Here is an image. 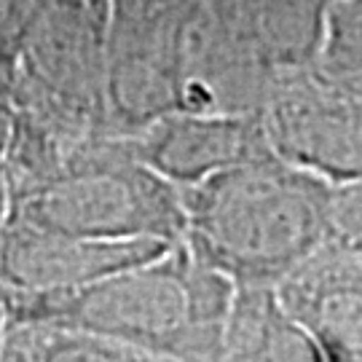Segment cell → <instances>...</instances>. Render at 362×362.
Instances as JSON below:
<instances>
[{
  "label": "cell",
  "instance_id": "1",
  "mask_svg": "<svg viewBox=\"0 0 362 362\" xmlns=\"http://www.w3.org/2000/svg\"><path fill=\"white\" fill-rule=\"evenodd\" d=\"M233 287L228 276L175 242L161 258L76 290L0 285V311L6 325H73L124 341L151 357L215 362Z\"/></svg>",
  "mask_w": 362,
  "mask_h": 362
},
{
  "label": "cell",
  "instance_id": "2",
  "mask_svg": "<svg viewBox=\"0 0 362 362\" xmlns=\"http://www.w3.org/2000/svg\"><path fill=\"white\" fill-rule=\"evenodd\" d=\"M338 182L274 153L182 185L180 242L233 285L274 287L330 231Z\"/></svg>",
  "mask_w": 362,
  "mask_h": 362
},
{
  "label": "cell",
  "instance_id": "3",
  "mask_svg": "<svg viewBox=\"0 0 362 362\" xmlns=\"http://www.w3.org/2000/svg\"><path fill=\"white\" fill-rule=\"evenodd\" d=\"M8 215L91 239L180 242L177 185L140 164L127 134H105L78 164L8 204Z\"/></svg>",
  "mask_w": 362,
  "mask_h": 362
},
{
  "label": "cell",
  "instance_id": "4",
  "mask_svg": "<svg viewBox=\"0 0 362 362\" xmlns=\"http://www.w3.org/2000/svg\"><path fill=\"white\" fill-rule=\"evenodd\" d=\"M258 121L279 161L330 182L362 177V89L336 83L309 65L276 70Z\"/></svg>",
  "mask_w": 362,
  "mask_h": 362
},
{
  "label": "cell",
  "instance_id": "5",
  "mask_svg": "<svg viewBox=\"0 0 362 362\" xmlns=\"http://www.w3.org/2000/svg\"><path fill=\"white\" fill-rule=\"evenodd\" d=\"M274 293L327 362H362V236L327 231Z\"/></svg>",
  "mask_w": 362,
  "mask_h": 362
},
{
  "label": "cell",
  "instance_id": "6",
  "mask_svg": "<svg viewBox=\"0 0 362 362\" xmlns=\"http://www.w3.org/2000/svg\"><path fill=\"white\" fill-rule=\"evenodd\" d=\"M172 242L91 239L6 215L0 228V285L16 290H76L103 276L161 258Z\"/></svg>",
  "mask_w": 362,
  "mask_h": 362
},
{
  "label": "cell",
  "instance_id": "7",
  "mask_svg": "<svg viewBox=\"0 0 362 362\" xmlns=\"http://www.w3.org/2000/svg\"><path fill=\"white\" fill-rule=\"evenodd\" d=\"M132 156L172 185L269 156L258 113H167L127 134Z\"/></svg>",
  "mask_w": 362,
  "mask_h": 362
},
{
  "label": "cell",
  "instance_id": "8",
  "mask_svg": "<svg viewBox=\"0 0 362 362\" xmlns=\"http://www.w3.org/2000/svg\"><path fill=\"white\" fill-rule=\"evenodd\" d=\"M215 362H327L306 327L287 314L274 287L236 285Z\"/></svg>",
  "mask_w": 362,
  "mask_h": 362
},
{
  "label": "cell",
  "instance_id": "9",
  "mask_svg": "<svg viewBox=\"0 0 362 362\" xmlns=\"http://www.w3.org/2000/svg\"><path fill=\"white\" fill-rule=\"evenodd\" d=\"M0 360L6 362H151L153 357L124 341L73 325L3 322Z\"/></svg>",
  "mask_w": 362,
  "mask_h": 362
},
{
  "label": "cell",
  "instance_id": "10",
  "mask_svg": "<svg viewBox=\"0 0 362 362\" xmlns=\"http://www.w3.org/2000/svg\"><path fill=\"white\" fill-rule=\"evenodd\" d=\"M325 78L362 89V0H333L309 62Z\"/></svg>",
  "mask_w": 362,
  "mask_h": 362
},
{
  "label": "cell",
  "instance_id": "11",
  "mask_svg": "<svg viewBox=\"0 0 362 362\" xmlns=\"http://www.w3.org/2000/svg\"><path fill=\"white\" fill-rule=\"evenodd\" d=\"M52 0H0V73L11 70L33 27Z\"/></svg>",
  "mask_w": 362,
  "mask_h": 362
},
{
  "label": "cell",
  "instance_id": "12",
  "mask_svg": "<svg viewBox=\"0 0 362 362\" xmlns=\"http://www.w3.org/2000/svg\"><path fill=\"white\" fill-rule=\"evenodd\" d=\"M13 118H16V107H13L11 86H8L6 76L0 73V169H3V156L8 148V140H11Z\"/></svg>",
  "mask_w": 362,
  "mask_h": 362
},
{
  "label": "cell",
  "instance_id": "13",
  "mask_svg": "<svg viewBox=\"0 0 362 362\" xmlns=\"http://www.w3.org/2000/svg\"><path fill=\"white\" fill-rule=\"evenodd\" d=\"M0 346H3V311H0Z\"/></svg>",
  "mask_w": 362,
  "mask_h": 362
},
{
  "label": "cell",
  "instance_id": "14",
  "mask_svg": "<svg viewBox=\"0 0 362 362\" xmlns=\"http://www.w3.org/2000/svg\"><path fill=\"white\" fill-rule=\"evenodd\" d=\"M151 362H175V360H167V357H153Z\"/></svg>",
  "mask_w": 362,
  "mask_h": 362
},
{
  "label": "cell",
  "instance_id": "15",
  "mask_svg": "<svg viewBox=\"0 0 362 362\" xmlns=\"http://www.w3.org/2000/svg\"><path fill=\"white\" fill-rule=\"evenodd\" d=\"M0 362H6V360H0Z\"/></svg>",
  "mask_w": 362,
  "mask_h": 362
}]
</instances>
